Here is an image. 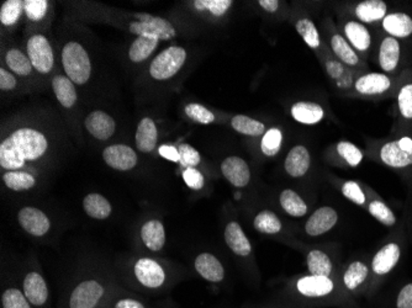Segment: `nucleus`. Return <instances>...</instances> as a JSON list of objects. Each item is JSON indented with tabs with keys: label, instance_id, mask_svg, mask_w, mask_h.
I'll return each mask as SVG.
<instances>
[{
	"label": "nucleus",
	"instance_id": "obj_1",
	"mask_svg": "<svg viewBox=\"0 0 412 308\" xmlns=\"http://www.w3.org/2000/svg\"><path fill=\"white\" fill-rule=\"evenodd\" d=\"M48 147L46 137L33 129H20L0 144V166L6 171H18L25 161L43 156Z\"/></svg>",
	"mask_w": 412,
	"mask_h": 308
},
{
	"label": "nucleus",
	"instance_id": "obj_2",
	"mask_svg": "<svg viewBox=\"0 0 412 308\" xmlns=\"http://www.w3.org/2000/svg\"><path fill=\"white\" fill-rule=\"evenodd\" d=\"M62 65L67 77L77 84L88 82L92 74V63L84 47L77 42H68L62 51Z\"/></svg>",
	"mask_w": 412,
	"mask_h": 308
},
{
	"label": "nucleus",
	"instance_id": "obj_3",
	"mask_svg": "<svg viewBox=\"0 0 412 308\" xmlns=\"http://www.w3.org/2000/svg\"><path fill=\"white\" fill-rule=\"evenodd\" d=\"M186 52L184 48L178 46L168 47L167 50L161 52L153 60L149 67V73L152 78L157 80H166V79L174 77L179 69L186 63Z\"/></svg>",
	"mask_w": 412,
	"mask_h": 308
},
{
	"label": "nucleus",
	"instance_id": "obj_4",
	"mask_svg": "<svg viewBox=\"0 0 412 308\" xmlns=\"http://www.w3.org/2000/svg\"><path fill=\"white\" fill-rule=\"evenodd\" d=\"M139 21L131 23L130 31L139 36L156 37L158 40H171L176 36V28L166 18L149 14H137Z\"/></svg>",
	"mask_w": 412,
	"mask_h": 308
},
{
	"label": "nucleus",
	"instance_id": "obj_5",
	"mask_svg": "<svg viewBox=\"0 0 412 308\" xmlns=\"http://www.w3.org/2000/svg\"><path fill=\"white\" fill-rule=\"evenodd\" d=\"M104 294L105 287L99 281H82L72 291L68 299V308H97Z\"/></svg>",
	"mask_w": 412,
	"mask_h": 308
},
{
	"label": "nucleus",
	"instance_id": "obj_6",
	"mask_svg": "<svg viewBox=\"0 0 412 308\" xmlns=\"http://www.w3.org/2000/svg\"><path fill=\"white\" fill-rule=\"evenodd\" d=\"M28 60L40 73H50L53 68L55 57L51 45L46 37L35 35L28 41Z\"/></svg>",
	"mask_w": 412,
	"mask_h": 308
},
{
	"label": "nucleus",
	"instance_id": "obj_7",
	"mask_svg": "<svg viewBox=\"0 0 412 308\" xmlns=\"http://www.w3.org/2000/svg\"><path fill=\"white\" fill-rule=\"evenodd\" d=\"M380 158L391 168H405L412 164V139L403 137L384 144L380 149Z\"/></svg>",
	"mask_w": 412,
	"mask_h": 308
},
{
	"label": "nucleus",
	"instance_id": "obj_8",
	"mask_svg": "<svg viewBox=\"0 0 412 308\" xmlns=\"http://www.w3.org/2000/svg\"><path fill=\"white\" fill-rule=\"evenodd\" d=\"M134 276L147 289H159L166 281V272L156 260L142 257L134 264Z\"/></svg>",
	"mask_w": 412,
	"mask_h": 308
},
{
	"label": "nucleus",
	"instance_id": "obj_9",
	"mask_svg": "<svg viewBox=\"0 0 412 308\" xmlns=\"http://www.w3.org/2000/svg\"><path fill=\"white\" fill-rule=\"evenodd\" d=\"M18 222L25 232L33 237H42L51 228L50 218L36 207H23L18 213Z\"/></svg>",
	"mask_w": 412,
	"mask_h": 308
},
{
	"label": "nucleus",
	"instance_id": "obj_10",
	"mask_svg": "<svg viewBox=\"0 0 412 308\" xmlns=\"http://www.w3.org/2000/svg\"><path fill=\"white\" fill-rule=\"evenodd\" d=\"M102 158L107 166L120 171H131L137 164V154L125 144H114L104 149Z\"/></svg>",
	"mask_w": 412,
	"mask_h": 308
},
{
	"label": "nucleus",
	"instance_id": "obj_11",
	"mask_svg": "<svg viewBox=\"0 0 412 308\" xmlns=\"http://www.w3.org/2000/svg\"><path fill=\"white\" fill-rule=\"evenodd\" d=\"M221 171H223V176L236 188H245L250 183V168L240 156L226 158L221 163Z\"/></svg>",
	"mask_w": 412,
	"mask_h": 308
},
{
	"label": "nucleus",
	"instance_id": "obj_12",
	"mask_svg": "<svg viewBox=\"0 0 412 308\" xmlns=\"http://www.w3.org/2000/svg\"><path fill=\"white\" fill-rule=\"evenodd\" d=\"M23 290L28 302L36 307H41L48 299L46 281L38 272H28V275L25 276Z\"/></svg>",
	"mask_w": 412,
	"mask_h": 308
},
{
	"label": "nucleus",
	"instance_id": "obj_13",
	"mask_svg": "<svg viewBox=\"0 0 412 308\" xmlns=\"http://www.w3.org/2000/svg\"><path fill=\"white\" fill-rule=\"evenodd\" d=\"M89 134L100 141H107L115 132L116 124L112 116L104 111H94L85 120Z\"/></svg>",
	"mask_w": 412,
	"mask_h": 308
},
{
	"label": "nucleus",
	"instance_id": "obj_14",
	"mask_svg": "<svg viewBox=\"0 0 412 308\" xmlns=\"http://www.w3.org/2000/svg\"><path fill=\"white\" fill-rule=\"evenodd\" d=\"M337 222V212L332 207H321L307 220L305 225L306 233L312 237L329 232Z\"/></svg>",
	"mask_w": 412,
	"mask_h": 308
},
{
	"label": "nucleus",
	"instance_id": "obj_15",
	"mask_svg": "<svg viewBox=\"0 0 412 308\" xmlns=\"http://www.w3.org/2000/svg\"><path fill=\"white\" fill-rule=\"evenodd\" d=\"M194 265L195 270L199 272V275L205 280L220 282L225 277L223 264L218 257H213V254H200L195 259Z\"/></svg>",
	"mask_w": 412,
	"mask_h": 308
},
{
	"label": "nucleus",
	"instance_id": "obj_16",
	"mask_svg": "<svg viewBox=\"0 0 412 308\" xmlns=\"http://www.w3.org/2000/svg\"><path fill=\"white\" fill-rule=\"evenodd\" d=\"M391 87V79L381 73H368L356 82V92L363 95H379L388 92Z\"/></svg>",
	"mask_w": 412,
	"mask_h": 308
},
{
	"label": "nucleus",
	"instance_id": "obj_17",
	"mask_svg": "<svg viewBox=\"0 0 412 308\" xmlns=\"http://www.w3.org/2000/svg\"><path fill=\"white\" fill-rule=\"evenodd\" d=\"M297 290L307 297H321L334 290V284L327 276H306L297 281Z\"/></svg>",
	"mask_w": 412,
	"mask_h": 308
},
{
	"label": "nucleus",
	"instance_id": "obj_18",
	"mask_svg": "<svg viewBox=\"0 0 412 308\" xmlns=\"http://www.w3.org/2000/svg\"><path fill=\"white\" fill-rule=\"evenodd\" d=\"M225 240H226L228 248L231 249L233 253L240 257H247L252 252V245L250 240L245 237V232L241 228V225L237 222H230L225 228Z\"/></svg>",
	"mask_w": 412,
	"mask_h": 308
},
{
	"label": "nucleus",
	"instance_id": "obj_19",
	"mask_svg": "<svg viewBox=\"0 0 412 308\" xmlns=\"http://www.w3.org/2000/svg\"><path fill=\"white\" fill-rule=\"evenodd\" d=\"M310 153L304 146L292 148L285 159V171L292 178H300L310 168Z\"/></svg>",
	"mask_w": 412,
	"mask_h": 308
},
{
	"label": "nucleus",
	"instance_id": "obj_20",
	"mask_svg": "<svg viewBox=\"0 0 412 308\" xmlns=\"http://www.w3.org/2000/svg\"><path fill=\"white\" fill-rule=\"evenodd\" d=\"M141 238L149 250L159 252L166 244V230L162 222L158 220L146 222L141 228Z\"/></svg>",
	"mask_w": 412,
	"mask_h": 308
},
{
	"label": "nucleus",
	"instance_id": "obj_21",
	"mask_svg": "<svg viewBox=\"0 0 412 308\" xmlns=\"http://www.w3.org/2000/svg\"><path fill=\"white\" fill-rule=\"evenodd\" d=\"M400 259V248L398 244L389 243L380 249L378 253L375 254L373 259V270L378 275L388 274L393 267L398 264Z\"/></svg>",
	"mask_w": 412,
	"mask_h": 308
},
{
	"label": "nucleus",
	"instance_id": "obj_22",
	"mask_svg": "<svg viewBox=\"0 0 412 308\" xmlns=\"http://www.w3.org/2000/svg\"><path fill=\"white\" fill-rule=\"evenodd\" d=\"M400 60V43L393 37H385L379 47V65L384 72H393Z\"/></svg>",
	"mask_w": 412,
	"mask_h": 308
},
{
	"label": "nucleus",
	"instance_id": "obj_23",
	"mask_svg": "<svg viewBox=\"0 0 412 308\" xmlns=\"http://www.w3.org/2000/svg\"><path fill=\"white\" fill-rule=\"evenodd\" d=\"M383 28L393 38H403L412 33V18L405 13H393L383 18Z\"/></svg>",
	"mask_w": 412,
	"mask_h": 308
},
{
	"label": "nucleus",
	"instance_id": "obj_24",
	"mask_svg": "<svg viewBox=\"0 0 412 308\" xmlns=\"http://www.w3.org/2000/svg\"><path fill=\"white\" fill-rule=\"evenodd\" d=\"M157 137V127H156L154 121L151 120L149 117L141 120L137 131H136V136H134L136 146L139 151L144 153L152 152L153 149L156 148Z\"/></svg>",
	"mask_w": 412,
	"mask_h": 308
},
{
	"label": "nucleus",
	"instance_id": "obj_25",
	"mask_svg": "<svg viewBox=\"0 0 412 308\" xmlns=\"http://www.w3.org/2000/svg\"><path fill=\"white\" fill-rule=\"evenodd\" d=\"M292 115L300 124H316L324 119V111L315 102H300L292 106Z\"/></svg>",
	"mask_w": 412,
	"mask_h": 308
},
{
	"label": "nucleus",
	"instance_id": "obj_26",
	"mask_svg": "<svg viewBox=\"0 0 412 308\" xmlns=\"http://www.w3.org/2000/svg\"><path fill=\"white\" fill-rule=\"evenodd\" d=\"M85 213L94 220H107L112 215V205L100 193H88L83 200Z\"/></svg>",
	"mask_w": 412,
	"mask_h": 308
},
{
	"label": "nucleus",
	"instance_id": "obj_27",
	"mask_svg": "<svg viewBox=\"0 0 412 308\" xmlns=\"http://www.w3.org/2000/svg\"><path fill=\"white\" fill-rule=\"evenodd\" d=\"M356 16L361 23H375L386 16V4L383 0H366L356 5Z\"/></svg>",
	"mask_w": 412,
	"mask_h": 308
},
{
	"label": "nucleus",
	"instance_id": "obj_28",
	"mask_svg": "<svg viewBox=\"0 0 412 308\" xmlns=\"http://www.w3.org/2000/svg\"><path fill=\"white\" fill-rule=\"evenodd\" d=\"M52 87L60 105L65 106L67 109L75 105L77 102V90L75 84L68 77L56 75L52 80Z\"/></svg>",
	"mask_w": 412,
	"mask_h": 308
},
{
	"label": "nucleus",
	"instance_id": "obj_29",
	"mask_svg": "<svg viewBox=\"0 0 412 308\" xmlns=\"http://www.w3.org/2000/svg\"><path fill=\"white\" fill-rule=\"evenodd\" d=\"M344 33L349 45H352L358 51L366 52L371 47V33L363 23L349 21L344 26Z\"/></svg>",
	"mask_w": 412,
	"mask_h": 308
},
{
	"label": "nucleus",
	"instance_id": "obj_30",
	"mask_svg": "<svg viewBox=\"0 0 412 308\" xmlns=\"http://www.w3.org/2000/svg\"><path fill=\"white\" fill-rule=\"evenodd\" d=\"M158 38L151 36H139L131 45L129 57L134 63L147 60L153 51L157 48Z\"/></svg>",
	"mask_w": 412,
	"mask_h": 308
},
{
	"label": "nucleus",
	"instance_id": "obj_31",
	"mask_svg": "<svg viewBox=\"0 0 412 308\" xmlns=\"http://www.w3.org/2000/svg\"><path fill=\"white\" fill-rule=\"evenodd\" d=\"M280 205L282 210L292 217H301L307 212L305 201L292 190H284L280 193Z\"/></svg>",
	"mask_w": 412,
	"mask_h": 308
},
{
	"label": "nucleus",
	"instance_id": "obj_32",
	"mask_svg": "<svg viewBox=\"0 0 412 308\" xmlns=\"http://www.w3.org/2000/svg\"><path fill=\"white\" fill-rule=\"evenodd\" d=\"M307 267L311 275L327 276L332 272L331 259L321 250H311L307 255Z\"/></svg>",
	"mask_w": 412,
	"mask_h": 308
},
{
	"label": "nucleus",
	"instance_id": "obj_33",
	"mask_svg": "<svg viewBox=\"0 0 412 308\" xmlns=\"http://www.w3.org/2000/svg\"><path fill=\"white\" fill-rule=\"evenodd\" d=\"M3 181L6 185V188L14 191L30 190L36 184L35 176L23 171H8L3 176Z\"/></svg>",
	"mask_w": 412,
	"mask_h": 308
},
{
	"label": "nucleus",
	"instance_id": "obj_34",
	"mask_svg": "<svg viewBox=\"0 0 412 308\" xmlns=\"http://www.w3.org/2000/svg\"><path fill=\"white\" fill-rule=\"evenodd\" d=\"M255 230L265 235H274L282 230V222L278 216L268 210L260 211L253 221Z\"/></svg>",
	"mask_w": 412,
	"mask_h": 308
},
{
	"label": "nucleus",
	"instance_id": "obj_35",
	"mask_svg": "<svg viewBox=\"0 0 412 308\" xmlns=\"http://www.w3.org/2000/svg\"><path fill=\"white\" fill-rule=\"evenodd\" d=\"M331 47L334 53L343 63L348 65H356L359 62V58L356 52L353 50L352 46L348 43L341 35H334L331 38Z\"/></svg>",
	"mask_w": 412,
	"mask_h": 308
},
{
	"label": "nucleus",
	"instance_id": "obj_36",
	"mask_svg": "<svg viewBox=\"0 0 412 308\" xmlns=\"http://www.w3.org/2000/svg\"><path fill=\"white\" fill-rule=\"evenodd\" d=\"M5 62L18 75H28L33 72V65L26 55L19 50H10L5 55Z\"/></svg>",
	"mask_w": 412,
	"mask_h": 308
},
{
	"label": "nucleus",
	"instance_id": "obj_37",
	"mask_svg": "<svg viewBox=\"0 0 412 308\" xmlns=\"http://www.w3.org/2000/svg\"><path fill=\"white\" fill-rule=\"evenodd\" d=\"M231 126L237 132L247 136H260L264 134V124L248 116H235L231 120Z\"/></svg>",
	"mask_w": 412,
	"mask_h": 308
},
{
	"label": "nucleus",
	"instance_id": "obj_38",
	"mask_svg": "<svg viewBox=\"0 0 412 308\" xmlns=\"http://www.w3.org/2000/svg\"><path fill=\"white\" fill-rule=\"evenodd\" d=\"M23 1L20 0H8L1 5L0 9V21L5 26L14 25L20 18V15L23 13Z\"/></svg>",
	"mask_w": 412,
	"mask_h": 308
},
{
	"label": "nucleus",
	"instance_id": "obj_39",
	"mask_svg": "<svg viewBox=\"0 0 412 308\" xmlns=\"http://www.w3.org/2000/svg\"><path fill=\"white\" fill-rule=\"evenodd\" d=\"M366 275H368V267L361 262H354L348 267L343 280L349 290H354L361 285L363 281L366 280Z\"/></svg>",
	"mask_w": 412,
	"mask_h": 308
},
{
	"label": "nucleus",
	"instance_id": "obj_40",
	"mask_svg": "<svg viewBox=\"0 0 412 308\" xmlns=\"http://www.w3.org/2000/svg\"><path fill=\"white\" fill-rule=\"evenodd\" d=\"M297 30L307 43V46L311 48H317L319 46V31L310 18H300L297 23Z\"/></svg>",
	"mask_w": 412,
	"mask_h": 308
},
{
	"label": "nucleus",
	"instance_id": "obj_41",
	"mask_svg": "<svg viewBox=\"0 0 412 308\" xmlns=\"http://www.w3.org/2000/svg\"><path fill=\"white\" fill-rule=\"evenodd\" d=\"M282 134L278 129H269L262 139V144H260L262 152L268 156L278 154L279 149L282 147Z\"/></svg>",
	"mask_w": 412,
	"mask_h": 308
},
{
	"label": "nucleus",
	"instance_id": "obj_42",
	"mask_svg": "<svg viewBox=\"0 0 412 308\" xmlns=\"http://www.w3.org/2000/svg\"><path fill=\"white\" fill-rule=\"evenodd\" d=\"M3 308H31L26 296L18 289H8L1 296Z\"/></svg>",
	"mask_w": 412,
	"mask_h": 308
},
{
	"label": "nucleus",
	"instance_id": "obj_43",
	"mask_svg": "<svg viewBox=\"0 0 412 308\" xmlns=\"http://www.w3.org/2000/svg\"><path fill=\"white\" fill-rule=\"evenodd\" d=\"M186 114L191 120L201 124H211L215 121V115L211 111L208 110L205 106L191 102L186 106Z\"/></svg>",
	"mask_w": 412,
	"mask_h": 308
},
{
	"label": "nucleus",
	"instance_id": "obj_44",
	"mask_svg": "<svg viewBox=\"0 0 412 308\" xmlns=\"http://www.w3.org/2000/svg\"><path fill=\"white\" fill-rule=\"evenodd\" d=\"M231 0H196L194 6L198 10H208L215 16H221L231 8Z\"/></svg>",
	"mask_w": 412,
	"mask_h": 308
},
{
	"label": "nucleus",
	"instance_id": "obj_45",
	"mask_svg": "<svg viewBox=\"0 0 412 308\" xmlns=\"http://www.w3.org/2000/svg\"><path fill=\"white\" fill-rule=\"evenodd\" d=\"M337 152L351 166H359V163L363 159V153H361V149L352 144V143H338Z\"/></svg>",
	"mask_w": 412,
	"mask_h": 308
},
{
	"label": "nucleus",
	"instance_id": "obj_46",
	"mask_svg": "<svg viewBox=\"0 0 412 308\" xmlns=\"http://www.w3.org/2000/svg\"><path fill=\"white\" fill-rule=\"evenodd\" d=\"M369 212H371V216L375 217L383 225H393L396 222L393 211L381 201H373L369 205Z\"/></svg>",
	"mask_w": 412,
	"mask_h": 308
},
{
	"label": "nucleus",
	"instance_id": "obj_47",
	"mask_svg": "<svg viewBox=\"0 0 412 308\" xmlns=\"http://www.w3.org/2000/svg\"><path fill=\"white\" fill-rule=\"evenodd\" d=\"M398 105L403 117L412 120V84L403 85L398 95Z\"/></svg>",
	"mask_w": 412,
	"mask_h": 308
},
{
	"label": "nucleus",
	"instance_id": "obj_48",
	"mask_svg": "<svg viewBox=\"0 0 412 308\" xmlns=\"http://www.w3.org/2000/svg\"><path fill=\"white\" fill-rule=\"evenodd\" d=\"M48 3L46 0H28L23 1V10L28 15V18L33 21H38L45 18Z\"/></svg>",
	"mask_w": 412,
	"mask_h": 308
},
{
	"label": "nucleus",
	"instance_id": "obj_49",
	"mask_svg": "<svg viewBox=\"0 0 412 308\" xmlns=\"http://www.w3.org/2000/svg\"><path fill=\"white\" fill-rule=\"evenodd\" d=\"M179 156H181V166L186 168H194L200 163V154L194 147H191L190 144H181L179 148Z\"/></svg>",
	"mask_w": 412,
	"mask_h": 308
},
{
	"label": "nucleus",
	"instance_id": "obj_50",
	"mask_svg": "<svg viewBox=\"0 0 412 308\" xmlns=\"http://www.w3.org/2000/svg\"><path fill=\"white\" fill-rule=\"evenodd\" d=\"M342 193L346 198H349L356 205H364L366 203V195L361 191V186L356 184V181H347L342 186Z\"/></svg>",
	"mask_w": 412,
	"mask_h": 308
},
{
	"label": "nucleus",
	"instance_id": "obj_51",
	"mask_svg": "<svg viewBox=\"0 0 412 308\" xmlns=\"http://www.w3.org/2000/svg\"><path fill=\"white\" fill-rule=\"evenodd\" d=\"M183 179L190 188L194 190L203 188L205 184L204 176L195 168H186V171H183Z\"/></svg>",
	"mask_w": 412,
	"mask_h": 308
},
{
	"label": "nucleus",
	"instance_id": "obj_52",
	"mask_svg": "<svg viewBox=\"0 0 412 308\" xmlns=\"http://www.w3.org/2000/svg\"><path fill=\"white\" fill-rule=\"evenodd\" d=\"M398 308H412V284H408L400 291Z\"/></svg>",
	"mask_w": 412,
	"mask_h": 308
},
{
	"label": "nucleus",
	"instance_id": "obj_53",
	"mask_svg": "<svg viewBox=\"0 0 412 308\" xmlns=\"http://www.w3.org/2000/svg\"><path fill=\"white\" fill-rule=\"evenodd\" d=\"M16 87V79L14 75L8 73L5 69H0V89L1 90H13Z\"/></svg>",
	"mask_w": 412,
	"mask_h": 308
},
{
	"label": "nucleus",
	"instance_id": "obj_54",
	"mask_svg": "<svg viewBox=\"0 0 412 308\" xmlns=\"http://www.w3.org/2000/svg\"><path fill=\"white\" fill-rule=\"evenodd\" d=\"M158 152H159V154H161L163 158H166V159H168V161H181V156H179V151H178L176 147H173V146H166V144H163V146H161L159 149H158Z\"/></svg>",
	"mask_w": 412,
	"mask_h": 308
},
{
	"label": "nucleus",
	"instance_id": "obj_55",
	"mask_svg": "<svg viewBox=\"0 0 412 308\" xmlns=\"http://www.w3.org/2000/svg\"><path fill=\"white\" fill-rule=\"evenodd\" d=\"M114 308H146L139 301L134 299H122L116 302Z\"/></svg>",
	"mask_w": 412,
	"mask_h": 308
},
{
	"label": "nucleus",
	"instance_id": "obj_56",
	"mask_svg": "<svg viewBox=\"0 0 412 308\" xmlns=\"http://www.w3.org/2000/svg\"><path fill=\"white\" fill-rule=\"evenodd\" d=\"M258 4L268 13H275L279 8V1L277 0H260Z\"/></svg>",
	"mask_w": 412,
	"mask_h": 308
}]
</instances>
